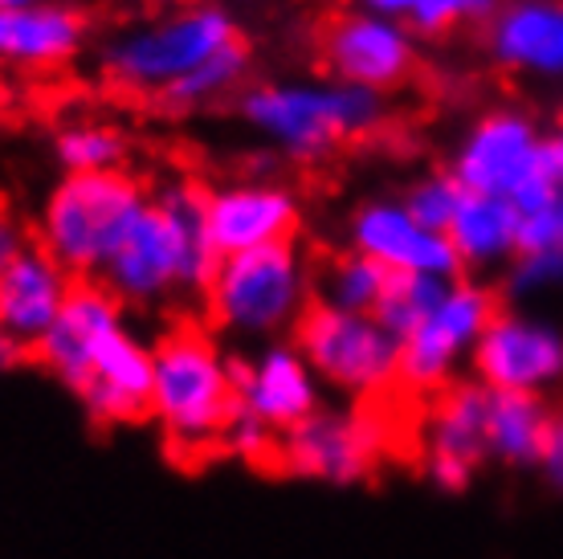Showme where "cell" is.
<instances>
[{"instance_id": "29", "label": "cell", "mask_w": 563, "mask_h": 559, "mask_svg": "<svg viewBox=\"0 0 563 559\" xmlns=\"http://www.w3.org/2000/svg\"><path fill=\"white\" fill-rule=\"evenodd\" d=\"M400 200L409 205V212L421 224H429V229H437V233H445L450 221L457 217V209H462L465 188L453 180L450 168H441V172H424L421 180H412L409 193L400 196Z\"/></svg>"}, {"instance_id": "13", "label": "cell", "mask_w": 563, "mask_h": 559, "mask_svg": "<svg viewBox=\"0 0 563 559\" xmlns=\"http://www.w3.org/2000/svg\"><path fill=\"white\" fill-rule=\"evenodd\" d=\"M486 408H490V388L474 376H462L457 384L424 401L421 425H417V437H421L417 449H421L424 478L437 490L462 494L478 478L482 465H490Z\"/></svg>"}, {"instance_id": "5", "label": "cell", "mask_w": 563, "mask_h": 559, "mask_svg": "<svg viewBox=\"0 0 563 559\" xmlns=\"http://www.w3.org/2000/svg\"><path fill=\"white\" fill-rule=\"evenodd\" d=\"M147 184L131 168L57 176L33 217V241L42 245L74 282H99L119 241L128 238L143 209Z\"/></svg>"}, {"instance_id": "4", "label": "cell", "mask_w": 563, "mask_h": 559, "mask_svg": "<svg viewBox=\"0 0 563 559\" xmlns=\"http://www.w3.org/2000/svg\"><path fill=\"white\" fill-rule=\"evenodd\" d=\"M205 298V319L217 336L241 343H278L295 336L314 303V262L298 241L229 253L217 262Z\"/></svg>"}, {"instance_id": "22", "label": "cell", "mask_w": 563, "mask_h": 559, "mask_svg": "<svg viewBox=\"0 0 563 559\" xmlns=\"http://www.w3.org/2000/svg\"><path fill=\"white\" fill-rule=\"evenodd\" d=\"M462 274H494L519 257L522 245V212L503 196L465 193L462 209L445 229Z\"/></svg>"}, {"instance_id": "9", "label": "cell", "mask_w": 563, "mask_h": 559, "mask_svg": "<svg viewBox=\"0 0 563 559\" xmlns=\"http://www.w3.org/2000/svg\"><path fill=\"white\" fill-rule=\"evenodd\" d=\"M388 453H393V420L384 405L319 408L298 429L278 437L269 470L302 482L360 486L376 478Z\"/></svg>"}, {"instance_id": "2", "label": "cell", "mask_w": 563, "mask_h": 559, "mask_svg": "<svg viewBox=\"0 0 563 559\" xmlns=\"http://www.w3.org/2000/svg\"><path fill=\"white\" fill-rule=\"evenodd\" d=\"M152 420L180 458H221L238 420L233 355L205 322H172L152 343Z\"/></svg>"}, {"instance_id": "21", "label": "cell", "mask_w": 563, "mask_h": 559, "mask_svg": "<svg viewBox=\"0 0 563 559\" xmlns=\"http://www.w3.org/2000/svg\"><path fill=\"white\" fill-rule=\"evenodd\" d=\"M70 291V274L33 241L9 266V274L0 278V336L9 339L21 355H33V348L57 322Z\"/></svg>"}, {"instance_id": "12", "label": "cell", "mask_w": 563, "mask_h": 559, "mask_svg": "<svg viewBox=\"0 0 563 559\" xmlns=\"http://www.w3.org/2000/svg\"><path fill=\"white\" fill-rule=\"evenodd\" d=\"M470 376L490 392L548 396L563 384V327L519 307H503L474 348Z\"/></svg>"}, {"instance_id": "32", "label": "cell", "mask_w": 563, "mask_h": 559, "mask_svg": "<svg viewBox=\"0 0 563 559\" xmlns=\"http://www.w3.org/2000/svg\"><path fill=\"white\" fill-rule=\"evenodd\" d=\"M29 245H33V238H29V224L21 221L13 209H0V278L9 274V266H13Z\"/></svg>"}, {"instance_id": "26", "label": "cell", "mask_w": 563, "mask_h": 559, "mask_svg": "<svg viewBox=\"0 0 563 559\" xmlns=\"http://www.w3.org/2000/svg\"><path fill=\"white\" fill-rule=\"evenodd\" d=\"M245 86H250V45L233 42L229 50L209 57L205 66H197L184 83L172 86L168 95L159 98V107H168L172 114L205 111V107H217V102L241 95Z\"/></svg>"}, {"instance_id": "11", "label": "cell", "mask_w": 563, "mask_h": 559, "mask_svg": "<svg viewBox=\"0 0 563 559\" xmlns=\"http://www.w3.org/2000/svg\"><path fill=\"white\" fill-rule=\"evenodd\" d=\"M319 57L327 78L388 98L396 86H405L417 74L421 37L412 33L409 21H393L352 4L323 25Z\"/></svg>"}, {"instance_id": "37", "label": "cell", "mask_w": 563, "mask_h": 559, "mask_svg": "<svg viewBox=\"0 0 563 559\" xmlns=\"http://www.w3.org/2000/svg\"><path fill=\"white\" fill-rule=\"evenodd\" d=\"M16 360H25V355H21V351L13 348V343H9V339L0 336V368H9V364H16Z\"/></svg>"}, {"instance_id": "34", "label": "cell", "mask_w": 563, "mask_h": 559, "mask_svg": "<svg viewBox=\"0 0 563 559\" xmlns=\"http://www.w3.org/2000/svg\"><path fill=\"white\" fill-rule=\"evenodd\" d=\"M355 4L367 9V13L393 17V21H409V17L417 13V4H421V0H355Z\"/></svg>"}, {"instance_id": "6", "label": "cell", "mask_w": 563, "mask_h": 559, "mask_svg": "<svg viewBox=\"0 0 563 559\" xmlns=\"http://www.w3.org/2000/svg\"><path fill=\"white\" fill-rule=\"evenodd\" d=\"M233 42H241L233 13L217 0H197L188 9L155 13L119 29L102 45L99 66L111 86L159 102L172 86L184 83L197 66H205Z\"/></svg>"}, {"instance_id": "25", "label": "cell", "mask_w": 563, "mask_h": 559, "mask_svg": "<svg viewBox=\"0 0 563 559\" xmlns=\"http://www.w3.org/2000/svg\"><path fill=\"white\" fill-rule=\"evenodd\" d=\"M388 278L393 274L380 262H372L355 250H343L314 270V303L352 310V315H376L384 291H388Z\"/></svg>"}, {"instance_id": "24", "label": "cell", "mask_w": 563, "mask_h": 559, "mask_svg": "<svg viewBox=\"0 0 563 559\" xmlns=\"http://www.w3.org/2000/svg\"><path fill=\"white\" fill-rule=\"evenodd\" d=\"M54 160L66 176L90 172H123L131 160L128 131L99 114H78L54 131Z\"/></svg>"}, {"instance_id": "3", "label": "cell", "mask_w": 563, "mask_h": 559, "mask_svg": "<svg viewBox=\"0 0 563 559\" xmlns=\"http://www.w3.org/2000/svg\"><path fill=\"white\" fill-rule=\"evenodd\" d=\"M241 123L290 164H319L388 123V98L335 78H274L238 95Z\"/></svg>"}, {"instance_id": "16", "label": "cell", "mask_w": 563, "mask_h": 559, "mask_svg": "<svg viewBox=\"0 0 563 559\" xmlns=\"http://www.w3.org/2000/svg\"><path fill=\"white\" fill-rule=\"evenodd\" d=\"M347 250L380 262L388 274L462 278L450 238L417 221L400 196H372L347 217Z\"/></svg>"}, {"instance_id": "23", "label": "cell", "mask_w": 563, "mask_h": 559, "mask_svg": "<svg viewBox=\"0 0 563 559\" xmlns=\"http://www.w3.org/2000/svg\"><path fill=\"white\" fill-rule=\"evenodd\" d=\"M555 408L548 396H522V392H490L486 408V453L494 465L507 470H539L548 429Z\"/></svg>"}, {"instance_id": "1", "label": "cell", "mask_w": 563, "mask_h": 559, "mask_svg": "<svg viewBox=\"0 0 563 559\" xmlns=\"http://www.w3.org/2000/svg\"><path fill=\"white\" fill-rule=\"evenodd\" d=\"M209 188L192 176H168L147 193V209L119 241L99 282L128 310H159L176 298H200L217 270L205 221Z\"/></svg>"}, {"instance_id": "36", "label": "cell", "mask_w": 563, "mask_h": 559, "mask_svg": "<svg viewBox=\"0 0 563 559\" xmlns=\"http://www.w3.org/2000/svg\"><path fill=\"white\" fill-rule=\"evenodd\" d=\"M147 9H155V13H176V9H188V4H197V0H143Z\"/></svg>"}, {"instance_id": "20", "label": "cell", "mask_w": 563, "mask_h": 559, "mask_svg": "<svg viewBox=\"0 0 563 559\" xmlns=\"http://www.w3.org/2000/svg\"><path fill=\"white\" fill-rule=\"evenodd\" d=\"M86 13L70 0H33L0 13V66L45 74L70 66L86 50Z\"/></svg>"}, {"instance_id": "7", "label": "cell", "mask_w": 563, "mask_h": 559, "mask_svg": "<svg viewBox=\"0 0 563 559\" xmlns=\"http://www.w3.org/2000/svg\"><path fill=\"white\" fill-rule=\"evenodd\" d=\"M450 176L465 193L503 196L522 217L543 209L563 188L548 131L519 107H490L465 127L450 152Z\"/></svg>"}, {"instance_id": "30", "label": "cell", "mask_w": 563, "mask_h": 559, "mask_svg": "<svg viewBox=\"0 0 563 559\" xmlns=\"http://www.w3.org/2000/svg\"><path fill=\"white\" fill-rule=\"evenodd\" d=\"M503 0H421L417 13L409 17V25L417 37H445L457 29L486 25L498 13Z\"/></svg>"}, {"instance_id": "19", "label": "cell", "mask_w": 563, "mask_h": 559, "mask_svg": "<svg viewBox=\"0 0 563 559\" xmlns=\"http://www.w3.org/2000/svg\"><path fill=\"white\" fill-rule=\"evenodd\" d=\"M486 57L515 78L563 83V0H503L486 21Z\"/></svg>"}, {"instance_id": "10", "label": "cell", "mask_w": 563, "mask_h": 559, "mask_svg": "<svg viewBox=\"0 0 563 559\" xmlns=\"http://www.w3.org/2000/svg\"><path fill=\"white\" fill-rule=\"evenodd\" d=\"M498 310L503 303L494 286L465 278V274L453 278L433 315L412 336L400 339V388L396 392H405L412 401H429L441 388L457 384L462 368H470L474 348Z\"/></svg>"}, {"instance_id": "33", "label": "cell", "mask_w": 563, "mask_h": 559, "mask_svg": "<svg viewBox=\"0 0 563 559\" xmlns=\"http://www.w3.org/2000/svg\"><path fill=\"white\" fill-rule=\"evenodd\" d=\"M539 474H543V482H548L551 490L563 494V408L551 417L548 446H543V458H539Z\"/></svg>"}, {"instance_id": "35", "label": "cell", "mask_w": 563, "mask_h": 559, "mask_svg": "<svg viewBox=\"0 0 563 559\" xmlns=\"http://www.w3.org/2000/svg\"><path fill=\"white\" fill-rule=\"evenodd\" d=\"M548 143H551V164H555V172H560V180H563V123L551 131Z\"/></svg>"}, {"instance_id": "28", "label": "cell", "mask_w": 563, "mask_h": 559, "mask_svg": "<svg viewBox=\"0 0 563 559\" xmlns=\"http://www.w3.org/2000/svg\"><path fill=\"white\" fill-rule=\"evenodd\" d=\"M503 291L510 303H536L563 291V253L555 250H522L503 270Z\"/></svg>"}, {"instance_id": "15", "label": "cell", "mask_w": 563, "mask_h": 559, "mask_svg": "<svg viewBox=\"0 0 563 559\" xmlns=\"http://www.w3.org/2000/svg\"><path fill=\"white\" fill-rule=\"evenodd\" d=\"M205 221L217 257L282 245L298 238L302 200L290 184L274 176H241V180L212 184L205 196Z\"/></svg>"}, {"instance_id": "17", "label": "cell", "mask_w": 563, "mask_h": 559, "mask_svg": "<svg viewBox=\"0 0 563 559\" xmlns=\"http://www.w3.org/2000/svg\"><path fill=\"white\" fill-rule=\"evenodd\" d=\"M74 401L95 425H140L152 417V343L135 327H119L99 351Z\"/></svg>"}, {"instance_id": "31", "label": "cell", "mask_w": 563, "mask_h": 559, "mask_svg": "<svg viewBox=\"0 0 563 559\" xmlns=\"http://www.w3.org/2000/svg\"><path fill=\"white\" fill-rule=\"evenodd\" d=\"M522 250H555L563 253V188L551 196L543 209L522 217Z\"/></svg>"}, {"instance_id": "18", "label": "cell", "mask_w": 563, "mask_h": 559, "mask_svg": "<svg viewBox=\"0 0 563 559\" xmlns=\"http://www.w3.org/2000/svg\"><path fill=\"white\" fill-rule=\"evenodd\" d=\"M128 327V307L114 298L102 282H74L66 307L57 322L45 331V339L33 348V360L62 384V388H78L95 364V351L107 339Z\"/></svg>"}, {"instance_id": "14", "label": "cell", "mask_w": 563, "mask_h": 559, "mask_svg": "<svg viewBox=\"0 0 563 559\" xmlns=\"http://www.w3.org/2000/svg\"><path fill=\"white\" fill-rule=\"evenodd\" d=\"M233 388H238V417L254 420L274 437H286L323 408V384L290 339L262 343L250 355H238Z\"/></svg>"}, {"instance_id": "38", "label": "cell", "mask_w": 563, "mask_h": 559, "mask_svg": "<svg viewBox=\"0 0 563 559\" xmlns=\"http://www.w3.org/2000/svg\"><path fill=\"white\" fill-rule=\"evenodd\" d=\"M21 4H33V0H0V13L4 9H21Z\"/></svg>"}, {"instance_id": "27", "label": "cell", "mask_w": 563, "mask_h": 559, "mask_svg": "<svg viewBox=\"0 0 563 559\" xmlns=\"http://www.w3.org/2000/svg\"><path fill=\"white\" fill-rule=\"evenodd\" d=\"M453 278H429V274H393L388 291H384L376 319L393 331L396 339L412 336L429 315L437 310V303L445 298Z\"/></svg>"}, {"instance_id": "8", "label": "cell", "mask_w": 563, "mask_h": 559, "mask_svg": "<svg viewBox=\"0 0 563 559\" xmlns=\"http://www.w3.org/2000/svg\"><path fill=\"white\" fill-rule=\"evenodd\" d=\"M319 384L355 405H384L400 388V339L376 315H352L310 303L290 336Z\"/></svg>"}]
</instances>
